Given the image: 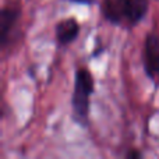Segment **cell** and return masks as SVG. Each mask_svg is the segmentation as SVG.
I'll list each match as a JSON object with an SVG mask.
<instances>
[{
    "label": "cell",
    "instance_id": "5",
    "mask_svg": "<svg viewBox=\"0 0 159 159\" xmlns=\"http://www.w3.org/2000/svg\"><path fill=\"white\" fill-rule=\"evenodd\" d=\"M81 25L74 17H69L55 25V35L56 42L59 46H69L78 38Z\"/></svg>",
    "mask_w": 159,
    "mask_h": 159
},
{
    "label": "cell",
    "instance_id": "4",
    "mask_svg": "<svg viewBox=\"0 0 159 159\" xmlns=\"http://www.w3.org/2000/svg\"><path fill=\"white\" fill-rule=\"evenodd\" d=\"M21 16V8L17 6H4L0 11V43L6 49L10 42V36L14 27Z\"/></svg>",
    "mask_w": 159,
    "mask_h": 159
},
{
    "label": "cell",
    "instance_id": "1",
    "mask_svg": "<svg viewBox=\"0 0 159 159\" xmlns=\"http://www.w3.org/2000/svg\"><path fill=\"white\" fill-rule=\"evenodd\" d=\"M149 0H102L101 13L107 22L134 28L147 17Z\"/></svg>",
    "mask_w": 159,
    "mask_h": 159
},
{
    "label": "cell",
    "instance_id": "2",
    "mask_svg": "<svg viewBox=\"0 0 159 159\" xmlns=\"http://www.w3.org/2000/svg\"><path fill=\"white\" fill-rule=\"evenodd\" d=\"M95 91V80L87 67L81 66L74 73V88L71 96V107L74 120L82 127L88 124L91 107V96Z\"/></svg>",
    "mask_w": 159,
    "mask_h": 159
},
{
    "label": "cell",
    "instance_id": "7",
    "mask_svg": "<svg viewBox=\"0 0 159 159\" xmlns=\"http://www.w3.org/2000/svg\"><path fill=\"white\" fill-rule=\"evenodd\" d=\"M70 3H74V4H84V6H91L95 3V0H69Z\"/></svg>",
    "mask_w": 159,
    "mask_h": 159
},
{
    "label": "cell",
    "instance_id": "3",
    "mask_svg": "<svg viewBox=\"0 0 159 159\" xmlns=\"http://www.w3.org/2000/svg\"><path fill=\"white\" fill-rule=\"evenodd\" d=\"M143 64L148 78L155 80L159 77V32L157 30L147 32L144 38Z\"/></svg>",
    "mask_w": 159,
    "mask_h": 159
},
{
    "label": "cell",
    "instance_id": "6",
    "mask_svg": "<svg viewBox=\"0 0 159 159\" xmlns=\"http://www.w3.org/2000/svg\"><path fill=\"white\" fill-rule=\"evenodd\" d=\"M124 157L127 159H140V158H143V152H140L137 148H131L130 151L126 152Z\"/></svg>",
    "mask_w": 159,
    "mask_h": 159
}]
</instances>
